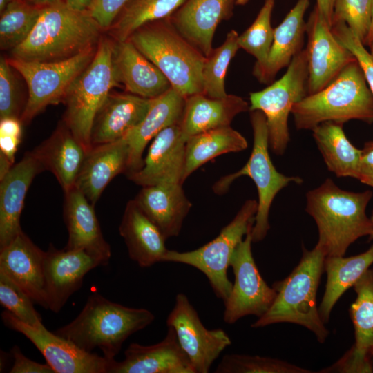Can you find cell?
Returning <instances> with one entry per match:
<instances>
[{"label": "cell", "instance_id": "cell-33", "mask_svg": "<svg viewBox=\"0 0 373 373\" xmlns=\"http://www.w3.org/2000/svg\"><path fill=\"white\" fill-rule=\"evenodd\" d=\"M312 131L328 170L338 177L358 179L362 150L356 149L347 138L343 124L325 122Z\"/></svg>", "mask_w": 373, "mask_h": 373}, {"label": "cell", "instance_id": "cell-7", "mask_svg": "<svg viewBox=\"0 0 373 373\" xmlns=\"http://www.w3.org/2000/svg\"><path fill=\"white\" fill-rule=\"evenodd\" d=\"M113 42L100 39L95 54L69 88L64 122L88 151L95 115L113 88L119 86L113 65Z\"/></svg>", "mask_w": 373, "mask_h": 373}, {"label": "cell", "instance_id": "cell-43", "mask_svg": "<svg viewBox=\"0 0 373 373\" xmlns=\"http://www.w3.org/2000/svg\"><path fill=\"white\" fill-rule=\"evenodd\" d=\"M331 30L336 39L352 52L358 61L373 95V55L344 21L333 20Z\"/></svg>", "mask_w": 373, "mask_h": 373}, {"label": "cell", "instance_id": "cell-25", "mask_svg": "<svg viewBox=\"0 0 373 373\" xmlns=\"http://www.w3.org/2000/svg\"><path fill=\"white\" fill-rule=\"evenodd\" d=\"M151 99L132 93H110L94 119L91 145L111 142L126 136L144 118Z\"/></svg>", "mask_w": 373, "mask_h": 373}, {"label": "cell", "instance_id": "cell-14", "mask_svg": "<svg viewBox=\"0 0 373 373\" xmlns=\"http://www.w3.org/2000/svg\"><path fill=\"white\" fill-rule=\"evenodd\" d=\"M6 326L29 339L55 373H108L113 360L84 351L71 341L48 331L25 323L8 310L1 313Z\"/></svg>", "mask_w": 373, "mask_h": 373}, {"label": "cell", "instance_id": "cell-53", "mask_svg": "<svg viewBox=\"0 0 373 373\" xmlns=\"http://www.w3.org/2000/svg\"><path fill=\"white\" fill-rule=\"evenodd\" d=\"M372 39H373V0H372V23H371V27H370V32H369V35H368V37H367V41H366L365 44H366V45H368V44L372 41Z\"/></svg>", "mask_w": 373, "mask_h": 373}, {"label": "cell", "instance_id": "cell-57", "mask_svg": "<svg viewBox=\"0 0 373 373\" xmlns=\"http://www.w3.org/2000/svg\"><path fill=\"white\" fill-rule=\"evenodd\" d=\"M371 219H372V220L373 221V213H372V216H371ZM369 240H373V233L371 234V235L369 236Z\"/></svg>", "mask_w": 373, "mask_h": 373}, {"label": "cell", "instance_id": "cell-45", "mask_svg": "<svg viewBox=\"0 0 373 373\" xmlns=\"http://www.w3.org/2000/svg\"><path fill=\"white\" fill-rule=\"evenodd\" d=\"M21 121L10 117L0 121V153L14 164L15 156L21 139Z\"/></svg>", "mask_w": 373, "mask_h": 373}, {"label": "cell", "instance_id": "cell-19", "mask_svg": "<svg viewBox=\"0 0 373 373\" xmlns=\"http://www.w3.org/2000/svg\"><path fill=\"white\" fill-rule=\"evenodd\" d=\"M45 251L21 231L0 249V272L26 293L34 303L47 309L44 290Z\"/></svg>", "mask_w": 373, "mask_h": 373}, {"label": "cell", "instance_id": "cell-12", "mask_svg": "<svg viewBox=\"0 0 373 373\" xmlns=\"http://www.w3.org/2000/svg\"><path fill=\"white\" fill-rule=\"evenodd\" d=\"M251 226L233 251L230 267L234 274L231 291L224 303V321L233 324L249 315L262 316L273 303L276 291L262 278L251 252Z\"/></svg>", "mask_w": 373, "mask_h": 373}, {"label": "cell", "instance_id": "cell-24", "mask_svg": "<svg viewBox=\"0 0 373 373\" xmlns=\"http://www.w3.org/2000/svg\"><path fill=\"white\" fill-rule=\"evenodd\" d=\"M128 158L125 137L93 146L86 154L75 186L95 205L108 184L118 174L126 173Z\"/></svg>", "mask_w": 373, "mask_h": 373}, {"label": "cell", "instance_id": "cell-38", "mask_svg": "<svg viewBox=\"0 0 373 373\" xmlns=\"http://www.w3.org/2000/svg\"><path fill=\"white\" fill-rule=\"evenodd\" d=\"M238 34L231 30L227 35L224 43L212 49L205 57L202 69V93L211 98H222L226 93L224 79L229 65L240 48Z\"/></svg>", "mask_w": 373, "mask_h": 373}, {"label": "cell", "instance_id": "cell-58", "mask_svg": "<svg viewBox=\"0 0 373 373\" xmlns=\"http://www.w3.org/2000/svg\"><path fill=\"white\" fill-rule=\"evenodd\" d=\"M372 368H373V355H372Z\"/></svg>", "mask_w": 373, "mask_h": 373}, {"label": "cell", "instance_id": "cell-20", "mask_svg": "<svg viewBox=\"0 0 373 373\" xmlns=\"http://www.w3.org/2000/svg\"><path fill=\"white\" fill-rule=\"evenodd\" d=\"M64 195V219L68 233L64 248L86 251L106 265L111 256V247L102 234L95 205L76 186Z\"/></svg>", "mask_w": 373, "mask_h": 373}, {"label": "cell", "instance_id": "cell-37", "mask_svg": "<svg viewBox=\"0 0 373 373\" xmlns=\"http://www.w3.org/2000/svg\"><path fill=\"white\" fill-rule=\"evenodd\" d=\"M42 8L24 0H12L0 12L1 49L11 51L23 43L34 28Z\"/></svg>", "mask_w": 373, "mask_h": 373}, {"label": "cell", "instance_id": "cell-3", "mask_svg": "<svg viewBox=\"0 0 373 373\" xmlns=\"http://www.w3.org/2000/svg\"><path fill=\"white\" fill-rule=\"evenodd\" d=\"M154 319L146 309L126 307L94 292L73 321L53 332L84 351L92 352L97 348L106 358L113 360L124 342Z\"/></svg>", "mask_w": 373, "mask_h": 373}, {"label": "cell", "instance_id": "cell-51", "mask_svg": "<svg viewBox=\"0 0 373 373\" xmlns=\"http://www.w3.org/2000/svg\"><path fill=\"white\" fill-rule=\"evenodd\" d=\"M64 2L70 8L85 11L90 10L93 0H63Z\"/></svg>", "mask_w": 373, "mask_h": 373}, {"label": "cell", "instance_id": "cell-30", "mask_svg": "<svg viewBox=\"0 0 373 373\" xmlns=\"http://www.w3.org/2000/svg\"><path fill=\"white\" fill-rule=\"evenodd\" d=\"M32 151L44 170L55 175L65 193L75 186L88 151L64 122Z\"/></svg>", "mask_w": 373, "mask_h": 373}, {"label": "cell", "instance_id": "cell-34", "mask_svg": "<svg viewBox=\"0 0 373 373\" xmlns=\"http://www.w3.org/2000/svg\"><path fill=\"white\" fill-rule=\"evenodd\" d=\"M247 145L246 139L230 126L189 137L186 142L183 181L200 166L216 157L243 151Z\"/></svg>", "mask_w": 373, "mask_h": 373}, {"label": "cell", "instance_id": "cell-36", "mask_svg": "<svg viewBox=\"0 0 373 373\" xmlns=\"http://www.w3.org/2000/svg\"><path fill=\"white\" fill-rule=\"evenodd\" d=\"M353 287L356 293L350 309L355 333L353 346L373 355V268L368 269Z\"/></svg>", "mask_w": 373, "mask_h": 373}, {"label": "cell", "instance_id": "cell-2", "mask_svg": "<svg viewBox=\"0 0 373 373\" xmlns=\"http://www.w3.org/2000/svg\"><path fill=\"white\" fill-rule=\"evenodd\" d=\"M370 191L351 192L331 179L307 193L306 211L318 227L317 245L326 256H343L351 244L373 233V221L365 210Z\"/></svg>", "mask_w": 373, "mask_h": 373}, {"label": "cell", "instance_id": "cell-28", "mask_svg": "<svg viewBox=\"0 0 373 373\" xmlns=\"http://www.w3.org/2000/svg\"><path fill=\"white\" fill-rule=\"evenodd\" d=\"M119 231L129 257L140 267H148L162 262L168 251L165 246L166 239L134 199L126 205Z\"/></svg>", "mask_w": 373, "mask_h": 373}, {"label": "cell", "instance_id": "cell-22", "mask_svg": "<svg viewBox=\"0 0 373 373\" xmlns=\"http://www.w3.org/2000/svg\"><path fill=\"white\" fill-rule=\"evenodd\" d=\"M43 171L33 151L27 152L0 180V249L22 231L20 217L27 191L34 178Z\"/></svg>", "mask_w": 373, "mask_h": 373}, {"label": "cell", "instance_id": "cell-54", "mask_svg": "<svg viewBox=\"0 0 373 373\" xmlns=\"http://www.w3.org/2000/svg\"><path fill=\"white\" fill-rule=\"evenodd\" d=\"M12 1V0H0V12H1Z\"/></svg>", "mask_w": 373, "mask_h": 373}, {"label": "cell", "instance_id": "cell-13", "mask_svg": "<svg viewBox=\"0 0 373 373\" xmlns=\"http://www.w3.org/2000/svg\"><path fill=\"white\" fill-rule=\"evenodd\" d=\"M166 324L176 334L178 343L187 356L195 373H207L219 355L231 344L222 329H208L188 297L179 293L169 313Z\"/></svg>", "mask_w": 373, "mask_h": 373}, {"label": "cell", "instance_id": "cell-9", "mask_svg": "<svg viewBox=\"0 0 373 373\" xmlns=\"http://www.w3.org/2000/svg\"><path fill=\"white\" fill-rule=\"evenodd\" d=\"M257 208L256 200H247L231 222L213 240L189 251L168 249L162 262L182 263L196 268L206 276L216 296L224 303L233 285L227 277L232 254L254 225Z\"/></svg>", "mask_w": 373, "mask_h": 373}, {"label": "cell", "instance_id": "cell-55", "mask_svg": "<svg viewBox=\"0 0 373 373\" xmlns=\"http://www.w3.org/2000/svg\"><path fill=\"white\" fill-rule=\"evenodd\" d=\"M360 181L364 184H366L373 187V179L364 178V179L361 180Z\"/></svg>", "mask_w": 373, "mask_h": 373}, {"label": "cell", "instance_id": "cell-27", "mask_svg": "<svg viewBox=\"0 0 373 373\" xmlns=\"http://www.w3.org/2000/svg\"><path fill=\"white\" fill-rule=\"evenodd\" d=\"M180 183L142 186L134 200L166 239L178 236L191 208Z\"/></svg>", "mask_w": 373, "mask_h": 373}, {"label": "cell", "instance_id": "cell-41", "mask_svg": "<svg viewBox=\"0 0 373 373\" xmlns=\"http://www.w3.org/2000/svg\"><path fill=\"white\" fill-rule=\"evenodd\" d=\"M33 300L18 285L0 272V303L22 322L39 327L42 318L33 305Z\"/></svg>", "mask_w": 373, "mask_h": 373}, {"label": "cell", "instance_id": "cell-17", "mask_svg": "<svg viewBox=\"0 0 373 373\" xmlns=\"http://www.w3.org/2000/svg\"><path fill=\"white\" fill-rule=\"evenodd\" d=\"M186 142L179 124L164 128L153 139L142 167L129 179L142 186L182 184Z\"/></svg>", "mask_w": 373, "mask_h": 373}, {"label": "cell", "instance_id": "cell-16", "mask_svg": "<svg viewBox=\"0 0 373 373\" xmlns=\"http://www.w3.org/2000/svg\"><path fill=\"white\" fill-rule=\"evenodd\" d=\"M99 265L102 262L86 251L58 249L50 244L44 262L47 309L58 313L81 288L85 275Z\"/></svg>", "mask_w": 373, "mask_h": 373}, {"label": "cell", "instance_id": "cell-50", "mask_svg": "<svg viewBox=\"0 0 373 373\" xmlns=\"http://www.w3.org/2000/svg\"><path fill=\"white\" fill-rule=\"evenodd\" d=\"M334 0H316V6L332 27Z\"/></svg>", "mask_w": 373, "mask_h": 373}, {"label": "cell", "instance_id": "cell-52", "mask_svg": "<svg viewBox=\"0 0 373 373\" xmlns=\"http://www.w3.org/2000/svg\"><path fill=\"white\" fill-rule=\"evenodd\" d=\"M24 1L32 6L42 8L47 6L58 2L61 0H24Z\"/></svg>", "mask_w": 373, "mask_h": 373}, {"label": "cell", "instance_id": "cell-18", "mask_svg": "<svg viewBox=\"0 0 373 373\" xmlns=\"http://www.w3.org/2000/svg\"><path fill=\"white\" fill-rule=\"evenodd\" d=\"M108 373H195L175 331L168 327L164 338L152 345L133 343L122 361L113 360Z\"/></svg>", "mask_w": 373, "mask_h": 373}, {"label": "cell", "instance_id": "cell-48", "mask_svg": "<svg viewBox=\"0 0 373 373\" xmlns=\"http://www.w3.org/2000/svg\"><path fill=\"white\" fill-rule=\"evenodd\" d=\"M11 354L14 363L10 373H55L47 363L41 364L27 358L17 345L12 348Z\"/></svg>", "mask_w": 373, "mask_h": 373}, {"label": "cell", "instance_id": "cell-4", "mask_svg": "<svg viewBox=\"0 0 373 373\" xmlns=\"http://www.w3.org/2000/svg\"><path fill=\"white\" fill-rule=\"evenodd\" d=\"M325 254L318 245L310 251L303 246L298 265L284 280L275 282V299L269 309L252 327H262L278 323L300 325L311 331L323 343L329 330L321 318L316 305V292L324 269Z\"/></svg>", "mask_w": 373, "mask_h": 373}, {"label": "cell", "instance_id": "cell-49", "mask_svg": "<svg viewBox=\"0 0 373 373\" xmlns=\"http://www.w3.org/2000/svg\"><path fill=\"white\" fill-rule=\"evenodd\" d=\"M359 171L358 180L373 179V142L366 143L362 150Z\"/></svg>", "mask_w": 373, "mask_h": 373}, {"label": "cell", "instance_id": "cell-29", "mask_svg": "<svg viewBox=\"0 0 373 373\" xmlns=\"http://www.w3.org/2000/svg\"><path fill=\"white\" fill-rule=\"evenodd\" d=\"M249 111V104L243 98L227 95L211 98L198 93L185 98L180 126L184 137H189L209 130L230 126L239 113Z\"/></svg>", "mask_w": 373, "mask_h": 373}, {"label": "cell", "instance_id": "cell-11", "mask_svg": "<svg viewBox=\"0 0 373 373\" xmlns=\"http://www.w3.org/2000/svg\"><path fill=\"white\" fill-rule=\"evenodd\" d=\"M97 46L71 58L57 61L8 59L12 67L23 77L28 86V98L20 117L22 123L30 122L50 105L64 102L69 88L91 61Z\"/></svg>", "mask_w": 373, "mask_h": 373}, {"label": "cell", "instance_id": "cell-56", "mask_svg": "<svg viewBox=\"0 0 373 373\" xmlns=\"http://www.w3.org/2000/svg\"><path fill=\"white\" fill-rule=\"evenodd\" d=\"M368 46L370 47V53L373 55V39L368 44Z\"/></svg>", "mask_w": 373, "mask_h": 373}, {"label": "cell", "instance_id": "cell-10", "mask_svg": "<svg viewBox=\"0 0 373 373\" xmlns=\"http://www.w3.org/2000/svg\"><path fill=\"white\" fill-rule=\"evenodd\" d=\"M308 95L307 51L296 55L278 80L265 89L250 93L249 111L265 115L271 150L276 155L285 151L289 142L288 117L295 104Z\"/></svg>", "mask_w": 373, "mask_h": 373}, {"label": "cell", "instance_id": "cell-21", "mask_svg": "<svg viewBox=\"0 0 373 373\" xmlns=\"http://www.w3.org/2000/svg\"><path fill=\"white\" fill-rule=\"evenodd\" d=\"M236 0H186L169 17L177 31L204 57L211 52L219 23L229 19Z\"/></svg>", "mask_w": 373, "mask_h": 373}, {"label": "cell", "instance_id": "cell-5", "mask_svg": "<svg viewBox=\"0 0 373 373\" xmlns=\"http://www.w3.org/2000/svg\"><path fill=\"white\" fill-rule=\"evenodd\" d=\"M291 113L298 129L312 130L325 122L372 123L373 95L356 59L325 88L295 104Z\"/></svg>", "mask_w": 373, "mask_h": 373}, {"label": "cell", "instance_id": "cell-47", "mask_svg": "<svg viewBox=\"0 0 373 373\" xmlns=\"http://www.w3.org/2000/svg\"><path fill=\"white\" fill-rule=\"evenodd\" d=\"M130 0H93L89 10L104 29H108Z\"/></svg>", "mask_w": 373, "mask_h": 373}, {"label": "cell", "instance_id": "cell-23", "mask_svg": "<svg viewBox=\"0 0 373 373\" xmlns=\"http://www.w3.org/2000/svg\"><path fill=\"white\" fill-rule=\"evenodd\" d=\"M113 65L119 86L130 93L153 99L171 87L164 73L129 39L114 41Z\"/></svg>", "mask_w": 373, "mask_h": 373}, {"label": "cell", "instance_id": "cell-42", "mask_svg": "<svg viewBox=\"0 0 373 373\" xmlns=\"http://www.w3.org/2000/svg\"><path fill=\"white\" fill-rule=\"evenodd\" d=\"M372 17V0H334L333 20L344 21L365 45Z\"/></svg>", "mask_w": 373, "mask_h": 373}, {"label": "cell", "instance_id": "cell-6", "mask_svg": "<svg viewBox=\"0 0 373 373\" xmlns=\"http://www.w3.org/2000/svg\"><path fill=\"white\" fill-rule=\"evenodd\" d=\"M128 39L185 98L202 93L205 57L177 31L169 18L145 24Z\"/></svg>", "mask_w": 373, "mask_h": 373}, {"label": "cell", "instance_id": "cell-35", "mask_svg": "<svg viewBox=\"0 0 373 373\" xmlns=\"http://www.w3.org/2000/svg\"><path fill=\"white\" fill-rule=\"evenodd\" d=\"M186 0H130L108 28L115 41H126L146 23L169 18Z\"/></svg>", "mask_w": 373, "mask_h": 373}, {"label": "cell", "instance_id": "cell-8", "mask_svg": "<svg viewBox=\"0 0 373 373\" xmlns=\"http://www.w3.org/2000/svg\"><path fill=\"white\" fill-rule=\"evenodd\" d=\"M250 112L254 135L251 155L241 169L222 177L213 185V189L216 193L222 194L240 176L247 175L253 180L258 190V202L251 237L253 242H258L265 238L270 229L269 213L277 193L289 183L301 184L303 180L297 176H286L276 170L269 154V135L265 115L258 110Z\"/></svg>", "mask_w": 373, "mask_h": 373}, {"label": "cell", "instance_id": "cell-26", "mask_svg": "<svg viewBox=\"0 0 373 373\" xmlns=\"http://www.w3.org/2000/svg\"><path fill=\"white\" fill-rule=\"evenodd\" d=\"M184 104L185 97L172 86L163 94L151 99V106L143 120L124 136L129 147L127 175L142 167V155L151 140L164 128L180 124Z\"/></svg>", "mask_w": 373, "mask_h": 373}, {"label": "cell", "instance_id": "cell-32", "mask_svg": "<svg viewBox=\"0 0 373 373\" xmlns=\"http://www.w3.org/2000/svg\"><path fill=\"white\" fill-rule=\"evenodd\" d=\"M372 264L373 245L365 252L350 257L325 256L324 269L327 278L318 308L324 323L329 321L331 312L341 296L354 285Z\"/></svg>", "mask_w": 373, "mask_h": 373}, {"label": "cell", "instance_id": "cell-39", "mask_svg": "<svg viewBox=\"0 0 373 373\" xmlns=\"http://www.w3.org/2000/svg\"><path fill=\"white\" fill-rule=\"evenodd\" d=\"M275 0H265L252 24L238 36L239 47L254 56L256 64L253 73L256 78L265 68L274 39V29L271 17Z\"/></svg>", "mask_w": 373, "mask_h": 373}, {"label": "cell", "instance_id": "cell-40", "mask_svg": "<svg viewBox=\"0 0 373 373\" xmlns=\"http://www.w3.org/2000/svg\"><path fill=\"white\" fill-rule=\"evenodd\" d=\"M216 373H311L287 361L260 356L231 354L224 355Z\"/></svg>", "mask_w": 373, "mask_h": 373}, {"label": "cell", "instance_id": "cell-31", "mask_svg": "<svg viewBox=\"0 0 373 373\" xmlns=\"http://www.w3.org/2000/svg\"><path fill=\"white\" fill-rule=\"evenodd\" d=\"M309 0H298L283 21L274 29V39L266 66L257 77L264 84L271 83L280 69L289 65L303 49L306 23L305 13Z\"/></svg>", "mask_w": 373, "mask_h": 373}, {"label": "cell", "instance_id": "cell-15", "mask_svg": "<svg viewBox=\"0 0 373 373\" xmlns=\"http://www.w3.org/2000/svg\"><path fill=\"white\" fill-rule=\"evenodd\" d=\"M306 33L308 95H312L329 85L355 57L336 39L316 6L306 23Z\"/></svg>", "mask_w": 373, "mask_h": 373}, {"label": "cell", "instance_id": "cell-46", "mask_svg": "<svg viewBox=\"0 0 373 373\" xmlns=\"http://www.w3.org/2000/svg\"><path fill=\"white\" fill-rule=\"evenodd\" d=\"M319 372H373L372 355L353 346L335 364Z\"/></svg>", "mask_w": 373, "mask_h": 373}, {"label": "cell", "instance_id": "cell-44", "mask_svg": "<svg viewBox=\"0 0 373 373\" xmlns=\"http://www.w3.org/2000/svg\"><path fill=\"white\" fill-rule=\"evenodd\" d=\"M8 59H0V119L18 117L20 119V103L16 79Z\"/></svg>", "mask_w": 373, "mask_h": 373}, {"label": "cell", "instance_id": "cell-1", "mask_svg": "<svg viewBox=\"0 0 373 373\" xmlns=\"http://www.w3.org/2000/svg\"><path fill=\"white\" fill-rule=\"evenodd\" d=\"M102 30L88 10L72 9L61 0L41 9L28 37L10 52L24 61H61L97 46Z\"/></svg>", "mask_w": 373, "mask_h": 373}]
</instances>
